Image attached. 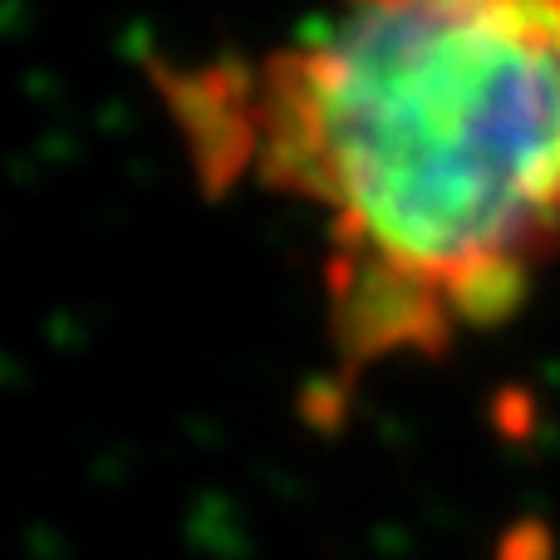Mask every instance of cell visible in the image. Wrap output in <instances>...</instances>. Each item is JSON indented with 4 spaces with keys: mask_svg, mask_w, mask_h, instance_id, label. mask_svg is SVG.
Masks as SVG:
<instances>
[{
    "mask_svg": "<svg viewBox=\"0 0 560 560\" xmlns=\"http://www.w3.org/2000/svg\"><path fill=\"white\" fill-rule=\"evenodd\" d=\"M183 104L212 173L319 212L349 369L492 325L560 242V0H335Z\"/></svg>",
    "mask_w": 560,
    "mask_h": 560,
    "instance_id": "obj_1",
    "label": "cell"
}]
</instances>
